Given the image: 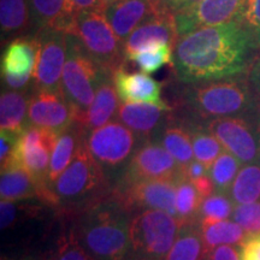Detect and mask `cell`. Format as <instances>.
Instances as JSON below:
<instances>
[{"mask_svg": "<svg viewBox=\"0 0 260 260\" xmlns=\"http://www.w3.org/2000/svg\"><path fill=\"white\" fill-rule=\"evenodd\" d=\"M168 86L174 103L170 106L188 122L205 124L224 117H260L259 103L252 92L247 74L193 83L181 82L172 77Z\"/></svg>", "mask_w": 260, "mask_h": 260, "instance_id": "7a4b0ae2", "label": "cell"}, {"mask_svg": "<svg viewBox=\"0 0 260 260\" xmlns=\"http://www.w3.org/2000/svg\"><path fill=\"white\" fill-rule=\"evenodd\" d=\"M180 38L176 17L171 11H165L151 17L140 24L124 42V56L126 61L149 45L168 44L174 48Z\"/></svg>", "mask_w": 260, "mask_h": 260, "instance_id": "2e32d148", "label": "cell"}, {"mask_svg": "<svg viewBox=\"0 0 260 260\" xmlns=\"http://www.w3.org/2000/svg\"><path fill=\"white\" fill-rule=\"evenodd\" d=\"M247 79H248L249 86L254 96L258 100L260 106V51L253 60V63L247 73Z\"/></svg>", "mask_w": 260, "mask_h": 260, "instance_id": "b9f144b4", "label": "cell"}, {"mask_svg": "<svg viewBox=\"0 0 260 260\" xmlns=\"http://www.w3.org/2000/svg\"><path fill=\"white\" fill-rule=\"evenodd\" d=\"M247 0H203L190 10L175 15L180 37L201 28L240 22Z\"/></svg>", "mask_w": 260, "mask_h": 260, "instance_id": "5bb4252c", "label": "cell"}, {"mask_svg": "<svg viewBox=\"0 0 260 260\" xmlns=\"http://www.w3.org/2000/svg\"><path fill=\"white\" fill-rule=\"evenodd\" d=\"M180 181L119 178L112 198L129 213L160 210L178 218L176 190Z\"/></svg>", "mask_w": 260, "mask_h": 260, "instance_id": "9c48e42d", "label": "cell"}, {"mask_svg": "<svg viewBox=\"0 0 260 260\" xmlns=\"http://www.w3.org/2000/svg\"><path fill=\"white\" fill-rule=\"evenodd\" d=\"M242 162L229 152L224 151L218 158L214 160L210 169V176L212 178L217 193L228 194L232 189L233 182L239 174L240 165Z\"/></svg>", "mask_w": 260, "mask_h": 260, "instance_id": "4dcf8cb0", "label": "cell"}, {"mask_svg": "<svg viewBox=\"0 0 260 260\" xmlns=\"http://www.w3.org/2000/svg\"><path fill=\"white\" fill-rule=\"evenodd\" d=\"M63 31L76 38L102 69L115 73L128 63L124 56V45L116 35L103 10L77 15Z\"/></svg>", "mask_w": 260, "mask_h": 260, "instance_id": "5b68a950", "label": "cell"}, {"mask_svg": "<svg viewBox=\"0 0 260 260\" xmlns=\"http://www.w3.org/2000/svg\"><path fill=\"white\" fill-rule=\"evenodd\" d=\"M119 96L117 93L113 73L110 70H100L98 80L95 98L89 110L84 116L81 126L89 133L116 118L119 107Z\"/></svg>", "mask_w": 260, "mask_h": 260, "instance_id": "d6986e66", "label": "cell"}, {"mask_svg": "<svg viewBox=\"0 0 260 260\" xmlns=\"http://www.w3.org/2000/svg\"><path fill=\"white\" fill-rule=\"evenodd\" d=\"M258 124L259 118L224 117L212 119L204 125L225 151L247 165L260 162Z\"/></svg>", "mask_w": 260, "mask_h": 260, "instance_id": "30bf717a", "label": "cell"}, {"mask_svg": "<svg viewBox=\"0 0 260 260\" xmlns=\"http://www.w3.org/2000/svg\"><path fill=\"white\" fill-rule=\"evenodd\" d=\"M100 70L102 68L87 53L80 41L73 35H68L67 61L61 75V90L73 106L75 123L80 125L95 98Z\"/></svg>", "mask_w": 260, "mask_h": 260, "instance_id": "52a82bcc", "label": "cell"}, {"mask_svg": "<svg viewBox=\"0 0 260 260\" xmlns=\"http://www.w3.org/2000/svg\"><path fill=\"white\" fill-rule=\"evenodd\" d=\"M116 89L123 103H145L160 107H171L161 98L162 83L142 73H129L125 67L113 73Z\"/></svg>", "mask_w": 260, "mask_h": 260, "instance_id": "ac0fdd59", "label": "cell"}, {"mask_svg": "<svg viewBox=\"0 0 260 260\" xmlns=\"http://www.w3.org/2000/svg\"><path fill=\"white\" fill-rule=\"evenodd\" d=\"M232 200L237 205L260 200V162L247 164L240 169L230 189Z\"/></svg>", "mask_w": 260, "mask_h": 260, "instance_id": "f1b7e54d", "label": "cell"}, {"mask_svg": "<svg viewBox=\"0 0 260 260\" xmlns=\"http://www.w3.org/2000/svg\"><path fill=\"white\" fill-rule=\"evenodd\" d=\"M235 207L233 205V200L226 198L225 194L213 193L210 197L205 198L201 203L200 216L201 218L211 219H226Z\"/></svg>", "mask_w": 260, "mask_h": 260, "instance_id": "d590c367", "label": "cell"}, {"mask_svg": "<svg viewBox=\"0 0 260 260\" xmlns=\"http://www.w3.org/2000/svg\"><path fill=\"white\" fill-rule=\"evenodd\" d=\"M145 74H153L164 65H172L174 61V48L168 44L149 45L144 50L139 51L130 58Z\"/></svg>", "mask_w": 260, "mask_h": 260, "instance_id": "1f68e13d", "label": "cell"}, {"mask_svg": "<svg viewBox=\"0 0 260 260\" xmlns=\"http://www.w3.org/2000/svg\"><path fill=\"white\" fill-rule=\"evenodd\" d=\"M130 213L111 197L86 207L74 230L94 260H129Z\"/></svg>", "mask_w": 260, "mask_h": 260, "instance_id": "3957f363", "label": "cell"}, {"mask_svg": "<svg viewBox=\"0 0 260 260\" xmlns=\"http://www.w3.org/2000/svg\"><path fill=\"white\" fill-rule=\"evenodd\" d=\"M22 260H40V259H38V258H24Z\"/></svg>", "mask_w": 260, "mask_h": 260, "instance_id": "c3c4849f", "label": "cell"}, {"mask_svg": "<svg viewBox=\"0 0 260 260\" xmlns=\"http://www.w3.org/2000/svg\"><path fill=\"white\" fill-rule=\"evenodd\" d=\"M258 130H259V153H260V117H259V124H258Z\"/></svg>", "mask_w": 260, "mask_h": 260, "instance_id": "7dc6e473", "label": "cell"}, {"mask_svg": "<svg viewBox=\"0 0 260 260\" xmlns=\"http://www.w3.org/2000/svg\"><path fill=\"white\" fill-rule=\"evenodd\" d=\"M191 183H193L195 189L198 190V193L200 194V197L203 198V199L210 197V195H212L213 191L216 190V188H214V184H213V181H212V178H211L210 174L205 175V176L200 177V178H198V180L193 181Z\"/></svg>", "mask_w": 260, "mask_h": 260, "instance_id": "ee69618b", "label": "cell"}, {"mask_svg": "<svg viewBox=\"0 0 260 260\" xmlns=\"http://www.w3.org/2000/svg\"><path fill=\"white\" fill-rule=\"evenodd\" d=\"M40 187L34 176L23 165H10L2 170L0 178V197L2 200L23 201L32 198H39Z\"/></svg>", "mask_w": 260, "mask_h": 260, "instance_id": "d4e9b609", "label": "cell"}, {"mask_svg": "<svg viewBox=\"0 0 260 260\" xmlns=\"http://www.w3.org/2000/svg\"><path fill=\"white\" fill-rule=\"evenodd\" d=\"M183 222L160 210H145L133 214L129 260H164Z\"/></svg>", "mask_w": 260, "mask_h": 260, "instance_id": "8992f818", "label": "cell"}, {"mask_svg": "<svg viewBox=\"0 0 260 260\" xmlns=\"http://www.w3.org/2000/svg\"><path fill=\"white\" fill-rule=\"evenodd\" d=\"M100 2H102V8H103V10H104V11H105V10H106L107 8H110V6L115 5L116 3L121 2V0H100Z\"/></svg>", "mask_w": 260, "mask_h": 260, "instance_id": "bcb514c9", "label": "cell"}, {"mask_svg": "<svg viewBox=\"0 0 260 260\" xmlns=\"http://www.w3.org/2000/svg\"><path fill=\"white\" fill-rule=\"evenodd\" d=\"M203 198L195 189L193 183L186 178H182L177 184L176 190V211L178 218L184 220H200V207Z\"/></svg>", "mask_w": 260, "mask_h": 260, "instance_id": "d6a6232c", "label": "cell"}, {"mask_svg": "<svg viewBox=\"0 0 260 260\" xmlns=\"http://www.w3.org/2000/svg\"><path fill=\"white\" fill-rule=\"evenodd\" d=\"M2 46L18 38L34 37L30 0H0Z\"/></svg>", "mask_w": 260, "mask_h": 260, "instance_id": "7402d4cb", "label": "cell"}, {"mask_svg": "<svg viewBox=\"0 0 260 260\" xmlns=\"http://www.w3.org/2000/svg\"><path fill=\"white\" fill-rule=\"evenodd\" d=\"M233 219L248 236L260 234V201L236 205L233 211Z\"/></svg>", "mask_w": 260, "mask_h": 260, "instance_id": "e575fe53", "label": "cell"}, {"mask_svg": "<svg viewBox=\"0 0 260 260\" xmlns=\"http://www.w3.org/2000/svg\"><path fill=\"white\" fill-rule=\"evenodd\" d=\"M28 122L29 126L50 129L60 134L75 123V111L63 90L52 92L31 88Z\"/></svg>", "mask_w": 260, "mask_h": 260, "instance_id": "4fadbf2b", "label": "cell"}, {"mask_svg": "<svg viewBox=\"0 0 260 260\" xmlns=\"http://www.w3.org/2000/svg\"><path fill=\"white\" fill-rule=\"evenodd\" d=\"M53 260H94L83 248L73 229L65 232L60 236L57 245V252Z\"/></svg>", "mask_w": 260, "mask_h": 260, "instance_id": "836d02e7", "label": "cell"}, {"mask_svg": "<svg viewBox=\"0 0 260 260\" xmlns=\"http://www.w3.org/2000/svg\"><path fill=\"white\" fill-rule=\"evenodd\" d=\"M88 133L77 123H74L69 129L60 133L57 144L51 155L50 170L47 177V188L56 182L63 172L69 167L71 160L76 154L81 142L86 139ZM46 188V189H47ZM45 193V191H44Z\"/></svg>", "mask_w": 260, "mask_h": 260, "instance_id": "cb8c5ba5", "label": "cell"}, {"mask_svg": "<svg viewBox=\"0 0 260 260\" xmlns=\"http://www.w3.org/2000/svg\"><path fill=\"white\" fill-rule=\"evenodd\" d=\"M18 201L2 200L0 203V220H2V229L6 230L14 226L17 222L22 212H24L28 205L21 206Z\"/></svg>", "mask_w": 260, "mask_h": 260, "instance_id": "f35d334b", "label": "cell"}, {"mask_svg": "<svg viewBox=\"0 0 260 260\" xmlns=\"http://www.w3.org/2000/svg\"><path fill=\"white\" fill-rule=\"evenodd\" d=\"M152 140L167 149L182 169L194 160L189 126L181 116L174 112V110Z\"/></svg>", "mask_w": 260, "mask_h": 260, "instance_id": "ffe728a7", "label": "cell"}, {"mask_svg": "<svg viewBox=\"0 0 260 260\" xmlns=\"http://www.w3.org/2000/svg\"><path fill=\"white\" fill-rule=\"evenodd\" d=\"M165 11H168V8L164 0H121L107 8L105 15L116 35L124 45L129 35L140 24Z\"/></svg>", "mask_w": 260, "mask_h": 260, "instance_id": "9a60e30c", "label": "cell"}, {"mask_svg": "<svg viewBox=\"0 0 260 260\" xmlns=\"http://www.w3.org/2000/svg\"><path fill=\"white\" fill-rule=\"evenodd\" d=\"M210 169L206 165L200 162L197 159H194L193 161L189 162L186 168L183 169V176L186 180L189 182H193L198 178L205 176V175H209Z\"/></svg>", "mask_w": 260, "mask_h": 260, "instance_id": "7bdbcfd3", "label": "cell"}, {"mask_svg": "<svg viewBox=\"0 0 260 260\" xmlns=\"http://www.w3.org/2000/svg\"><path fill=\"white\" fill-rule=\"evenodd\" d=\"M204 242L199 220L182 223L178 235L164 260H203Z\"/></svg>", "mask_w": 260, "mask_h": 260, "instance_id": "4316f807", "label": "cell"}, {"mask_svg": "<svg viewBox=\"0 0 260 260\" xmlns=\"http://www.w3.org/2000/svg\"><path fill=\"white\" fill-rule=\"evenodd\" d=\"M240 23L251 32L260 48V0H247Z\"/></svg>", "mask_w": 260, "mask_h": 260, "instance_id": "8d00e7d4", "label": "cell"}, {"mask_svg": "<svg viewBox=\"0 0 260 260\" xmlns=\"http://www.w3.org/2000/svg\"><path fill=\"white\" fill-rule=\"evenodd\" d=\"M186 122L190 130L194 159H197V160H199L211 169L214 160L222 154L224 147L204 124L195 122Z\"/></svg>", "mask_w": 260, "mask_h": 260, "instance_id": "f546056e", "label": "cell"}, {"mask_svg": "<svg viewBox=\"0 0 260 260\" xmlns=\"http://www.w3.org/2000/svg\"><path fill=\"white\" fill-rule=\"evenodd\" d=\"M19 138H21V135L2 132V135H0V147H2V152H0V168H2V170L9 168L12 160H14Z\"/></svg>", "mask_w": 260, "mask_h": 260, "instance_id": "74e56055", "label": "cell"}, {"mask_svg": "<svg viewBox=\"0 0 260 260\" xmlns=\"http://www.w3.org/2000/svg\"><path fill=\"white\" fill-rule=\"evenodd\" d=\"M31 88L25 90L2 89V96H0L2 132L22 135L28 128V107Z\"/></svg>", "mask_w": 260, "mask_h": 260, "instance_id": "603a6c76", "label": "cell"}, {"mask_svg": "<svg viewBox=\"0 0 260 260\" xmlns=\"http://www.w3.org/2000/svg\"><path fill=\"white\" fill-rule=\"evenodd\" d=\"M38 57L35 37L18 38L6 45L2 54V75L24 77L34 75Z\"/></svg>", "mask_w": 260, "mask_h": 260, "instance_id": "44dd1931", "label": "cell"}, {"mask_svg": "<svg viewBox=\"0 0 260 260\" xmlns=\"http://www.w3.org/2000/svg\"><path fill=\"white\" fill-rule=\"evenodd\" d=\"M87 139V136H86ZM86 139L81 142L76 154L59 178L42 194L41 201L60 206H81L94 204L103 193L107 177L87 147Z\"/></svg>", "mask_w": 260, "mask_h": 260, "instance_id": "277c9868", "label": "cell"}, {"mask_svg": "<svg viewBox=\"0 0 260 260\" xmlns=\"http://www.w3.org/2000/svg\"><path fill=\"white\" fill-rule=\"evenodd\" d=\"M86 142L90 154L102 167L106 177L117 174L121 178L141 140L115 118L100 128L90 130Z\"/></svg>", "mask_w": 260, "mask_h": 260, "instance_id": "ba28073f", "label": "cell"}, {"mask_svg": "<svg viewBox=\"0 0 260 260\" xmlns=\"http://www.w3.org/2000/svg\"><path fill=\"white\" fill-rule=\"evenodd\" d=\"M199 222L204 254L220 245H242L248 237L245 230L232 220L201 218Z\"/></svg>", "mask_w": 260, "mask_h": 260, "instance_id": "484cf974", "label": "cell"}, {"mask_svg": "<svg viewBox=\"0 0 260 260\" xmlns=\"http://www.w3.org/2000/svg\"><path fill=\"white\" fill-rule=\"evenodd\" d=\"M259 51L255 39L240 22L198 29L178 38L172 77L193 83L245 75Z\"/></svg>", "mask_w": 260, "mask_h": 260, "instance_id": "6da1fadb", "label": "cell"}, {"mask_svg": "<svg viewBox=\"0 0 260 260\" xmlns=\"http://www.w3.org/2000/svg\"><path fill=\"white\" fill-rule=\"evenodd\" d=\"M203 260H241V251L233 245H220L205 253Z\"/></svg>", "mask_w": 260, "mask_h": 260, "instance_id": "60d3db41", "label": "cell"}, {"mask_svg": "<svg viewBox=\"0 0 260 260\" xmlns=\"http://www.w3.org/2000/svg\"><path fill=\"white\" fill-rule=\"evenodd\" d=\"M38 57L32 75V88L40 90H61V75L67 61L68 35L59 29H42L35 35Z\"/></svg>", "mask_w": 260, "mask_h": 260, "instance_id": "8fae6325", "label": "cell"}, {"mask_svg": "<svg viewBox=\"0 0 260 260\" xmlns=\"http://www.w3.org/2000/svg\"><path fill=\"white\" fill-rule=\"evenodd\" d=\"M92 10H103L102 2L100 0H67V23L64 28L77 15L86 11H92Z\"/></svg>", "mask_w": 260, "mask_h": 260, "instance_id": "ab89813d", "label": "cell"}, {"mask_svg": "<svg viewBox=\"0 0 260 260\" xmlns=\"http://www.w3.org/2000/svg\"><path fill=\"white\" fill-rule=\"evenodd\" d=\"M201 2L203 0H164L168 10H170L172 14L175 15L190 10L194 6L200 4Z\"/></svg>", "mask_w": 260, "mask_h": 260, "instance_id": "f6af8a7d", "label": "cell"}, {"mask_svg": "<svg viewBox=\"0 0 260 260\" xmlns=\"http://www.w3.org/2000/svg\"><path fill=\"white\" fill-rule=\"evenodd\" d=\"M183 169L169 152L153 140L141 142L121 178L174 180L183 178Z\"/></svg>", "mask_w": 260, "mask_h": 260, "instance_id": "7c38bea8", "label": "cell"}, {"mask_svg": "<svg viewBox=\"0 0 260 260\" xmlns=\"http://www.w3.org/2000/svg\"><path fill=\"white\" fill-rule=\"evenodd\" d=\"M32 34L54 28L63 31L67 23V0H30Z\"/></svg>", "mask_w": 260, "mask_h": 260, "instance_id": "83f0119b", "label": "cell"}, {"mask_svg": "<svg viewBox=\"0 0 260 260\" xmlns=\"http://www.w3.org/2000/svg\"><path fill=\"white\" fill-rule=\"evenodd\" d=\"M172 112V107H160L152 104H119L116 119L132 130L141 142L152 140Z\"/></svg>", "mask_w": 260, "mask_h": 260, "instance_id": "e0dca14e", "label": "cell"}]
</instances>
